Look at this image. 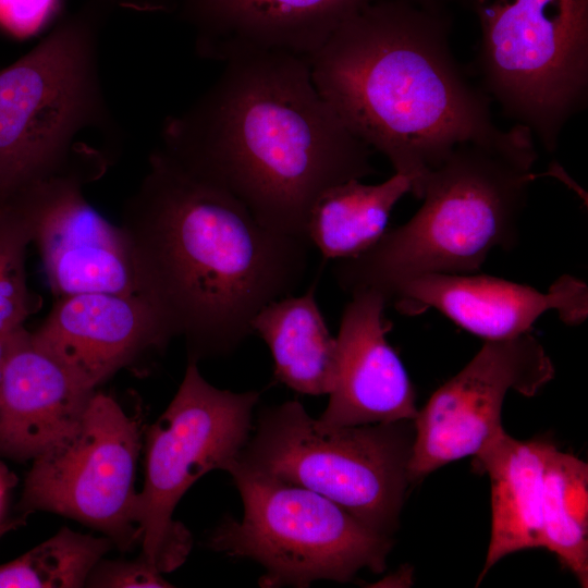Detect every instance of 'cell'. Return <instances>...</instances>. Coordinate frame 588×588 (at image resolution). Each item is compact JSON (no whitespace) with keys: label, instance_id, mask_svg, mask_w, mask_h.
<instances>
[{"label":"cell","instance_id":"1","mask_svg":"<svg viewBox=\"0 0 588 588\" xmlns=\"http://www.w3.org/2000/svg\"><path fill=\"white\" fill-rule=\"evenodd\" d=\"M160 138L184 171L230 194L266 228L306 242L323 191L376 173L372 149L318 91L309 59L286 53L225 62L197 100L164 119Z\"/></svg>","mask_w":588,"mask_h":588},{"label":"cell","instance_id":"2","mask_svg":"<svg viewBox=\"0 0 588 588\" xmlns=\"http://www.w3.org/2000/svg\"><path fill=\"white\" fill-rule=\"evenodd\" d=\"M121 226L144 296L197 363L238 347L257 313L293 294L308 268V242L266 228L159 147Z\"/></svg>","mask_w":588,"mask_h":588},{"label":"cell","instance_id":"3","mask_svg":"<svg viewBox=\"0 0 588 588\" xmlns=\"http://www.w3.org/2000/svg\"><path fill=\"white\" fill-rule=\"evenodd\" d=\"M448 11L377 0L351 16L309 59L314 83L345 126L406 176L420 199L427 174L463 143L507 146L534 137L492 119L491 98L469 82L450 46Z\"/></svg>","mask_w":588,"mask_h":588},{"label":"cell","instance_id":"4","mask_svg":"<svg viewBox=\"0 0 588 588\" xmlns=\"http://www.w3.org/2000/svg\"><path fill=\"white\" fill-rule=\"evenodd\" d=\"M535 138L507 146L457 145L422 184V204L405 223L387 229L359 256L338 260L339 286L384 296L431 273H476L494 248L518 242L519 220L536 179Z\"/></svg>","mask_w":588,"mask_h":588},{"label":"cell","instance_id":"5","mask_svg":"<svg viewBox=\"0 0 588 588\" xmlns=\"http://www.w3.org/2000/svg\"><path fill=\"white\" fill-rule=\"evenodd\" d=\"M108 8L88 0L0 70V205L65 169L84 131L117 135L99 66Z\"/></svg>","mask_w":588,"mask_h":588},{"label":"cell","instance_id":"6","mask_svg":"<svg viewBox=\"0 0 588 588\" xmlns=\"http://www.w3.org/2000/svg\"><path fill=\"white\" fill-rule=\"evenodd\" d=\"M413 420L327 427L297 401L258 414L237 463L313 490L389 536L408 488Z\"/></svg>","mask_w":588,"mask_h":588},{"label":"cell","instance_id":"7","mask_svg":"<svg viewBox=\"0 0 588 588\" xmlns=\"http://www.w3.org/2000/svg\"><path fill=\"white\" fill-rule=\"evenodd\" d=\"M474 12L482 89L554 151L588 100V0H487Z\"/></svg>","mask_w":588,"mask_h":588},{"label":"cell","instance_id":"8","mask_svg":"<svg viewBox=\"0 0 588 588\" xmlns=\"http://www.w3.org/2000/svg\"><path fill=\"white\" fill-rule=\"evenodd\" d=\"M244 505L242 519L225 517L207 546L249 559L266 571L262 587H308L320 579L347 583L358 571L380 574L392 548L389 536L365 526L326 497L237 463L226 470Z\"/></svg>","mask_w":588,"mask_h":588},{"label":"cell","instance_id":"9","mask_svg":"<svg viewBox=\"0 0 588 588\" xmlns=\"http://www.w3.org/2000/svg\"><path fill=\"white\" fill-rule=\"evenodd\" d=\"M188 359L184 378L146 439V473L137 493L142 552L160 573L181 566L192 536L173 519L184 493L205 474L228 470L253 430L259 392H232L210 384Z\"/></svg>","mask_w":588,"mask_h":588},{"label":"cell","instance_id":"10","mask_svg":"<svg viewBox=\"0 0 588 588\" xmlns=\"http://www.w3.org/2000/svg\"><path fill=\"white\" fill-rule=\"evenodd\" d=\"M140 450L139 419L95 391L77 426L32 461L20 509L75 519L127 551L140 541L135 491Z\"/></svg>","mask_w":588,"mask_h":588},{"label":"cell","instance_id":"11","mask_svg":"<svg viewBox=\"0 0 588 588\" xmlns=\"http://www.w3.org/2000/svg\"><path fill=\"white\" fill-rule=\"evenodd\" d=\"M108 164L101 149L84 143L65 169L33 182L7 200L30 221L33 243L57 297L85 293L144 296L123 228L105 219L83 193L106 173Z\"/></svg>","mask_w":588,"mask_h":588},{"label":"cell","instance_id":"12","mask_svg":"<svg viewBox=\"0 0 588 588\" xmlns=\"http://www.w3.org/2000/svg\"><path fill=\"white\" fill-rule=\"evenodd\" d=\"M555 370L530 332L486 341L473 359L441 385L415 417L408 465L411 482L467 456L503 431L501 412L509 391L532 396Z\"/></svg>","mask_w":588,"mask_h":588},{"label":"cell","instance_id":"13","mask_svg":"<svg viewBox=\"0 0 588 588\" xmlns=\"http://www.w3.org/2000/svg\"><path fill=\"white\" fill-rule=\"evenodd\" d=\"M30 335L93 390L174 338L146 297L107 293L58 297Z\"/></svg>","mask_w":588,"mask_h":588},{"label":"cell","instance_id":"14","mask_svg":"<svg viewBox=\"0 0 588 588\" xmlns=\"http://www.w3.org/2000/svg\"><path fill=\"white\" fill-rule=\"evenodd\" d=\"M377 0H179L204 59L262 53L310 59L342 23Z\"/></svg>","mask_w":588,"mask_h":588},{"label":"cell","instance_id":"15","mask_svg":"<svg viewBox=\"0 0 588 588\" xmlns=\"http://www.w3.org/2000/svg\"><path fill=\"white\" fill-rule=\"evenodd\" d=\"M587 285L572 275H562L548 292H539L492 275L431 273L404 283L390 304L407 315L434 308L468 332L497 341L530 332L550 310L565 323L578 324L587 317Z\"/></svg>","mask_w":588,"mask_h":588},{"label":"cell","instance_id":"16","mask_svg":"<svg viewBox=\"0 0 588 588\" xmlns=\"http://www.w3.org/2000/svg\"><path fill=\"white\" fill-rule=\"evenodd\" d=\"M350 295L336 336L334 384L318 420L327 427L414 420L418 409L413 384L387 340V299L370 289Z\"/></svg>","mask_w":588,"mask_h":588},{"label":"cell","instance_id":"17","mask_svg":"<svg viewBox=\"0 0 588 588\" xmlns=\"http://www.w3.org/2000/svg\"><path fill=\"white\" fill-rule=\"evenodd\" d=\"M95 391L24 327L13 331L0 388V455L33 461L77 426Z\"/></svg>","mask_w":588,"mask_h":588},{"label":"cell","instance_id":"18","mask_svg":"<svg viewBox=\"0 0 588 588\" xmlns=\"http://www.w3.org/2000/svg\"><path fill=\"white\" fill-rule=\"evenodd\" d=\"M550 443L501 431L474 457L491 481V536L478 583L504 556L542 548L543 470Z\"/></svg>","mask_w":588,"mask_h":588},{"label":"cell","instance_id":"19","mask_svg":"<svg viewBox=\"0 0 588 588\" xmlns=\"http://www.w3.org/2000/svg\"><path fill=\"white\" fill-rule=\"evenodd\" d=\"M313 284L302 295H286L252 320V332L269 347L275 379L301 394H329L333 388L338 344L318 306Z\"/></svg>","mask_w":588,"mask_h":588},{"label":"cell","instance_id":"20","mask_svg":"<svg viewBox=\"0 0 588 588\" xmlns=\"http://www.w3.org/2000/svg\"><path fill=\"white\" fill-rule=\"evenodd\" d=\"M407 193L411 182L400 173L379 184L354 179L333 185L314 203L306 222V240L324 259L359 256L381 238L392 209Z\"/></svg>","mask_w":588,"mask_h":588},{"label":"cell","instance_id":"21","mask_svg":"<svg viewBox=\"0 0 588 588\" xmlns=\"http://www.w3.org/2000/svg\"><path fill=\"white\" fill-rule=\"evenodd\" d=\"M542 548L588 586V466L551 443L543 470Z\"/></svg>","mask_w":588,"mask_h":588},{"label":"cell","instance_id":"22","mask_svg":"<svg viewBox=\"0 0 588 588\" xmlns=\"http://www.w3.org/2000/svg\"><path fill=\"white\" fill-rule=\"evenodd\" d=\"M107 537L62 527L21 556L0 565V588H81L94 566L114 548Z\"/></svg>","mask_w":588,"mask_h":588},{"label":"cell","instance_id":"23","mask_svg":"<svg viewBox=\"0 0 588 588\" xmlns=\"http://www.w3.org/2000/svg\"><path fill=\"white\" fill-rule=\"evenodd\" d=\"M33 243L28 218L14 204L0 205V334H9L41 307L27 285L25 259Z\"/></svg>","mask_w":588,"mask_h":588},{"label":"cell","instance_id":"24","mask_svg":"<svg viewBox=\"0 0 588 588\" xmlns=\"http://www.w3.org/2000/svg\"><path fill=\"white\" fill-rule=\"evenodd\" d=\"M85 587L91 588H169L163 574L140 554L136 560H106L91 569Z\"/></svg>","mask_w":588,"mask_h":588},{"label":"cell","instance_id":"25","mask_svg":"<svg viewBox=\"0 0 588 588\" xmlns=\"http://www.w3.org/2000/svg\"><path fill=\"white\" fill-rule=\"evenodd\" d=\"M63 0H0V28L16 38L37 34L56 20Z\"/></svg>","mask_w":588,"mask_h":588},{"label":"cell","instance_id":"26","mask_svg":"<svg viewBox=\"0 0 588 588\" xmlns=\"http://www.w3.org/2000/svg\"><path fill=\"white\" fill-rule=\"evenodd\" d=\"M109 7L137 12H170L176 9L179 0H99Z\"/></svg>","mask_w":588,"mask_h":588},{"label":"cell","instance_id":"27","mask_svg":"<svg viewBox=\"0 0 588 588\" xmlns=\"http://www.w3.org/2000/svg\"><path fill=\"white\" fill-rule=\"evenodd\" d=\"M421 7L437 10V11H448L451 12L452 5L464 7L471 9L473 11L483 3L487 0H411Z\"/></svg>","mask_w":588,"mask_h":588},{"label":"cell","instance_id":"28","mask_svg":"<svg viewBox=\"0 0 588 588\" xmlns=\"http://www.w3.org/2000/svg\"><path fill=\"white\" fill-rule=\"evenodd\" d=\"M15 476L8 469V467L0 462V526L7 523L2 520V512L5 505V500L10 489L15 485Z\"/></svg>","mask_w":588,"mask_h":588},{"label":"cell","instance_id":"29","mask_svg":"<svg viewBox=\"0 0 588 588\" xmlns=\"http://www.w3.org/2000/svg\"><path fill=\"white\" fill-rule=\"evenodd\" d=\"M11 333L0 334V388H1L4 365L8 357Z\"/></svg>","mask_w":588,"mask_h":588},{"label":"cell","instance_id":"30","mask_svg":"<svg viewBox=\"0 0 588 588\" xmlns=\"http://www.w3.org/2000/svg\"><path fill=\"white\" fill-rule=\"evenodd\" d=\"M21 523H23L22 519H14V520H9L7 523H4L3 525L0 526V538L5 534L8 532L9 530L15 528L17 525H20Z\"/></svg>","mask_w":588,"mask_h":588}]
</instances>
